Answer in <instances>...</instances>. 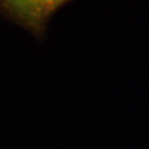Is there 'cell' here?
I'll use <instances>...</instances> for the list:
<instances>
[{
  "mask_svg": "<svg viewBox=\"0 0 149 149\" xmlns=\"http://www.w3.org/2000/svg\"><path fill=\"white\" fill-rule=\"evenodd\" d=\"M68 0H0L5 15L35 36L42 35L51 16Z\"/></svg>",
  "mask_w": 149,
  "mask_h": 149,
  "instance_id": "1",
  "label": "cell"
}]
</instances>
